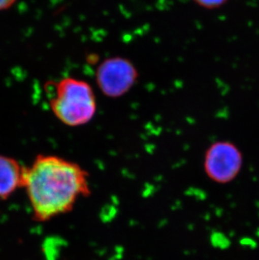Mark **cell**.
Masks as SVG:
<instances>
[{
  "label": "cell",
  "mask_w": 259,
  "mask_h": 260,
  "mask_svg": "<svg viewBox=\"0 0 259 260\" xmlns=\"http://www.w3.org/2000/svg\"><path fill=\"white\" fill-rule=\"evenodd\" d=\"M17 0H0V11L9 10L15 5Z\"/></svg>",
  "instance_id": "obj_7"
},
{
  "label": "cell",
  "mask_w": 259,
  "mask_h": 260,
  "mask_svg": "<svg viewBox=\"0 0 259 260\" xmlns=\"http://www.w3.org/2000/svg\"><path fill=\"white\" fill-rule=\"evenodd\" d=\"M24 188L37 221L69 213L78 200L91 193L88 173L55 155H38L26 167Z\"/></svg>",
  "instance_id": "obj_1"
},
{
  "label": "cell",
  "mask_w": 259,
  "mask_h": 260,
  "mask_svg": "<svg viewBox=\"0 0 259 260\" xmlns=\"http://www.w3.org/2000/svg\"><path fill=\"white\" fill-rule=\"evenodd\" d=\"M200 7L208 10H214L223 7L229 0H193Z\"/></svg>",
  "instance_id": "obj_6"
},
{
  "label": "cell",
  "mask_w": 259,
  "mask_h": 260,
  "mask_svg": "<svg viewBox=\"0 0 259 260\" xmlns=\"http://www.w3.org/2000/svg\"><path fill=\"white\" fill-rule=\"evenodd\" d=\"M48 84L54 92L49 99L50 107L54 116L64 125L80 126L95 116V94L87 82L69 77Z\"/></svg>",
  "instance_id": "obj_2"
},
{
  "label": "cell",
  "mask_w": 259,
  "mask_h": 260,
  "mask_svg": "<svg viewBox=\"0 0 259 260\" xmlns=\"http://www.w3.org/2000/svg\"><path fill=\"white\" fill-rule=\"evenodd\" d=\"M243 156L239 147L229 141H218L206 150L204 170L212 181L226 184L239 174Z\"/></svg>",
  "instance_id": "obj_3"
},
{
  "label": "cell",
  "mask_w": 259,
  "mask_h": 260,
  "mask_svg": "<svg viewBox=\"0 0 259 260\" xmlns=\"http://www.w3.org/2000/svg\"><path fill=\"white\" fill-rule=\"evenodd\" d=\"M95 79L101 92L110 98H119L128 93L138 79L134 64L124 57L105 59L96 70Z\"/></svg>",
  "instance_id": "obj_4"
},
{
  "label": "cell",
  "mask_w": 259,
  "mask_h": 260,
  "mask_svg": "<svg viewBox=\"0 0 259 260\" xmlns=\"http://www.w3.org/2000/svg\"><path fill=\"white\" fill-rule=\"evenodd\" d=\"M26 167L17 160L0 155V200L10 198L18 189L24 188Z\"/></svg>",
  "instance_id": "obj_5"
}]
</instances>
